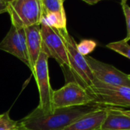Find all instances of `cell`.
<instances>
[{
  "label": "cell",
  "mask_w": 130,
  "mask_h": 130,
  "mask_svg": "<svg viewBox=\"0 0 130 130\" xmlns=\"http://www.w3.org/2000/svg\"><path fill=\"white\" fill-rule=\"evenodd\" d=\"M18 130H26V129H24V128H19V129H18Z\"/></svg>",
  "instance_id": "cell-22"
},
{
  "label": "cell",
  "mask_w": 130,
  "mask_h": 130,
  "mask_svg": "<svg viewBox=\"0 0 130 130\" xmlns=\"http://www.w3.org/2000/svg\"><path fill=\"white\" fill-rule=\"evenodd\" d=\"M117 109L122 114L124 115H126L128 116V117H130V109H122V108H117Z\"/></svg>",
  "instance_id": "cell-20"
},
{
  "label": "cell",
  "mask_w": 130,
  "mask_h": 130,
  "mask_svg": "<svg viewBox=\"0 0 130 130\" xmlns=\"http://www.w3.org/2000/svg\"><path fill=\"white\" fill-rule=\"evenodd\" d=\"M7 12L12 25L26 28L40 25L42 8L41 0H11L8 3Z\"/></svg>",
  "instance_id": "cell-4"
},
{
  "label": "cell",
  "mask_w": 130,
  "mask_h": 130,
  "mask_svg": "<svg viewBox=\"0 0 130 130\" xmlns=\"http://www.w3.org/2000/svg\"><path fill=\"white\" fill-rule=\"evenodd\" d=\"M128 78H129V80H130V74H128Z\"/></svg>",
  "instance_id": "cell-23"
},
{
  "label": "cell",
  "mask_w": 130,
  "mask_h": 130,
  "mask_svg": "<svg viewBox=\"0 0 130 130\" xmlns=\"http://www.w3.org/2000/svg\"><path fill=\"white\" fill-rule=\"evenodd\" d=\"M102 107L88 104L54 109L48 112H44L36 108L19 122L21 128L26 130H63L79 118Z\"/></svg>",
  "instance_id": "cell-1"
},
{
  "label": "cell",
  "mask_w": 130,
  "mask_h": 130,
  "mask_svg": "<svg viewBox=\"0 0 130 130\" xmlns=\"http://www.w3.org/2000/svg\"><path fill=\"white\" fill-rule=\"evenodd\" d=\"M63 39L67 47L70 64L69 73L75 81L86 90L93 84V75L85 59L77 49V43L74 38L68 33V29L63 31Z\"/></svg>",
  "instance_id": "cell-3"
},
{
  "label": "cell",
  "mask_w": 130,
  "mask_h": 130,
  "mask_svg": "<svg viewBox=\"0 0 130 130\" xmlns=\"http://www.w3.org/2000/svg\"><path fill=\"white\" fill-rule=\"evenodd\" d=\"M106 114V108L102 107L79 118L63 130H100Z\"/></svg>",
  "instance_id": "cell-10"
},
{
  "label": "cell",
  "mask_w": 130,
  "mask_h": 130,
  "mask_svg": "<svg viewBox=\"0 0 130 130\" xmlns=\"http://www.w3.org/2000/svg\"><path fill=\"white\" fill-rule=\"evenodd\" d=\"M62 1H63V2H64V1H65V0H62Z\"/></svg>",
  "instance_id": "cell-26"
},
{
  "label": "cell",
  "mask_w": 130,
  "mask_h": 130,
  "mask_svg": "<svg viewBox=\"0 0 130 130\" xmlns=\"http://www.w3.org/2000/svg\"><path fill=\"white\" fill-rule=\"evenodd\" d=\"M93 98V104L103 107L130 108V87L112 86L94 80L87 89Z\"/></svg>",
  "instance_id": "cell-2"
},
{
  "label": "cell",
  "mask_w": 130,
  "mask_h": 130,
  "mask_svg": "<svg viewBox=\"0 0 130 130\" xmlns=\"http://www.w3.org/2000/svg\"><path fill=\"white\" fill-rule=\"evenodd\" d=\"M6 1H7V2L9 3V2H10V1H11V0H6Z\"/></svg>",
  "instance_id": "cell-24"
},
{
  "label": "cell",
  "mask_w": 130,
  "mask_h": 130,
  "mask_svg": "<svg viewBox=\"0 0 130 130\" xmlns=\"http://www.w3.org/2000/svg\"><path fill=\"white\" fill-rule=\"evenodd\" d=\"M27 41V48L29 57L31 71L32 73L35 64L42 51V38L41 25H35L25 28Z\"/></svg>",
  "instance_id": "cell-11"
},
{
  "label": "cell",
  "mask_w": 130,
  "mask_h": 130,
  "mask_svg": "<svg viewBox=\"0 0 130 130\" xmlns=\"http://www.w3.org/2000/svg\"><path fill=\"white\" fill-rule=\"evenodd\" d=\"M48 59V56L44 51H41L32 71L39 93V105L37 108L44 112H48L53 110L51 100L54 90L50 83Z\"/></svg>",
  "instance_id": "cell-7"
},
{
  "label": "cell",
  "mask_w": 130,
  "mask_h": 130,
  "mask_svg": "<svg viewBox=\"0 0 130 130\" xmlns=\"http://www.w3.org/2000/svg\"><path fill=\"white\" fill-rule=\"evenodd\" d=\"M42 12H63V1L62 0H41Z\"/></svg>",
  "instance_id": "cell-16"
},
{
  "label": "cell",
  "mask_w": 130,
  "mask_h": 130,
  "mask_svg": "<svg viewBox=\"0 0 130 130\" xmlns=\"http://www.w3.org/2000/svg\"><path fill=\"white\" fill-rule=\"evenodd\" d=\"M21 128L19 121L13 120L9 116V112L0 115V130H18Z\"/></svg>",
  "instance_id": "cell-15"
},
{
  "label": "cell",
  "mask_w": 130,
  "mask_h": 130,
  "mask_svg": "<svg viewBox=\"0 0 130 130\" xmlns=\"http://www.w3.org/2000/svg\"><path fill=\"white\" fill-rule=\"evenodd\" d=\"M65 29H57L45 25H41L42 51H44L48 57L54 58L63 69V71L66 70L67 72L69 73L70 64L63 35Z\"/></svg>",
  "instance_id": "cell-5"
},
{
  "label": "cell",
  "mask_w": 130,
  "mask_h": 130,
  "mask_svg": "<svg viewBox=\"0 0 130 130\" xmlns=\"http://www.w3.org/2000/svg\"><path fill=\"white\" fill-rule=\"evenodd\" d=\"M120 1H127V0H120Z\"/></svg>",
  "instance_id": "cell-25"
},
{
  "label": "cell",
  "mask_w": 130,
  "mask_h": 130,
  "mask_svg": "<svg viewBox=\"0 0 130 130\" xmlns=\"http://www.w3.org/2000/svg\"><path fill=\"white\" fill-rule=\"evenodd\" d=\"M93 98L85 88L75 81H69L61 88L54 90L52 109L93 104Z\"/></svg>",
  "instance_id": "cell-6"
},
{
  "label": "cell",
  "mask_w": 130,
  "mask_h": 130,
  "mask_svg": "<svg viewBox=\"0 0 130 130\" xmlns=\"http://www.w3.org/2000/svg\"><path fill=\"white\" fill-rule=\"evenodd\" d=\"M107 114L100 130L130 129V117L121 113L116 107H106Z\"/></svg>",
  "instance_id": "cell-12"
},
{
  "label": "cell",
  "mask_w": 130,
  "mask_h": 130,
  "mask_svg": "<svg viewBox=\"0 0 130 130\" xmlns=\"http://www.w3.org/2000/svg\"><path fill=\"white\" fill-rule=\"evenodd\" d=\"M40 25L57 29L67 28V17L65 11L53 12H42Z\"/></svg>",
  "instance_id": "cell-13"
},
{
  "label": "cell",
  "mask_w": 130,
  "mask_h": 130,
  "mask_svg": "<svg viewBox=\"0 0 130 130\" xmlns=\"http://www.w3.org/2000/svg\"><path fill=\"white\" fill-rule=\"evenodd\" d=\"M82 1L87 3L89 5H95L97 3H99L100 1H101V0H82Z\"/></svg>",
  "instance_id": "cell-21"
},
{
  "label": "cell",
  "mask_w": 130,
  "mask_h": 130,
  "mask_svg": "<svg viewBox=\"0 0 130 130\" xmlns=\"http://www.w3.org/2000/svg\"><path fill=\"white\" fill-rule=\"evenodd\" d=\"M85 59L92 71L94 80L108 85L130 87V80L128 74L111 64L98 60L90 56H86Z\"/></svg>",
  "instance_id": "cell-8"
},
{
  "label": "cell",
  "mask_w": 130,
  "mask_h": 130,
  "mask_svg": "<svg viewBox=\"0 0 130 130\" xmlns=\"http://www.w3.org/2000/svg\"><path fill=\"white\" fill-rule=\"evenodd\" d=\"M128 130H130V129H128Z\"/></svg>",
  "instance_id": "cell-27"
},
{
  "label": "cell",
  "mask_w": 130,
  "mask_h": 130,
  "mask_svg": "<svg viewBox=\"0 0 130 130\" xmlns=\"http://www.w3.org/2000/svg\"><path fill=\"white\" fill-rule=\"evenodd\" d=\"M121 6L122 8V11L125 15L127 28L126 37L124 38V40L128 42L130 40V6L126 3V1H121Z\"/></svg>",
  "instance_id": "cell-18"
},
{
  "label": "cell",
  "mask_w": 130,
  "mask_h": 130,
  "mask_svg": "<svg viewBox=\"0 0 130 130\" xmlns=\"http://www.w3.org/2000/svg\"><path fill=\"white\" fill-rule=\"evenodd\" d=\"M8 2L6 0H0V14L7 12Z\"/></svg>",
  "instance_id": "cell-19"
},
{
  "label": "cell",
  "mask_w": 130,
  "mask_h": 130,
  "mask_svg": "<svg viewBox=\"0 0 130 130\" xmlns=\"http://www.w3.org/2000/svg\"><path fill=\"white\" fill-rule=\"evenodd\" d=\"M97 46V43L90 39H84L80 43L77 44V49L79 53L84 57L88 56L92 53Z\"/></svg>",
  "instance_id": "cell-17"
},
{
  "label": "cell",
  "mask_w": 130,
  "mask_h": 130,
  "mask_svg": "<svg viewBox=\"0 0 130 130\" xmlns=\"http://www.w3.org/2000/svg\"><path fill=\"white\" fill-rule=\"evenodd\" d=\"M0 50L9 53L31 68L24 28L12 25L9 32L0 42Z\"/></svg>",
  "instance_id": "cell-9"
},
{
  "label": "cell",
  "mask_w": 130,
  "mask_h": 130,
  "mask_svg": "<svg viewBox=\"0 0 130 130\" xmlns=\"http://www.w3.org/2000/svg\"><path fill=\"white\" fill-rule=\"evenodd\" d=\"M106 47L119 54L126 58L130 59V45L124 39L118 41L110 42L106 44Z\"/></svg>",
  "instance_id": "cell-14"
}]
</instances>
